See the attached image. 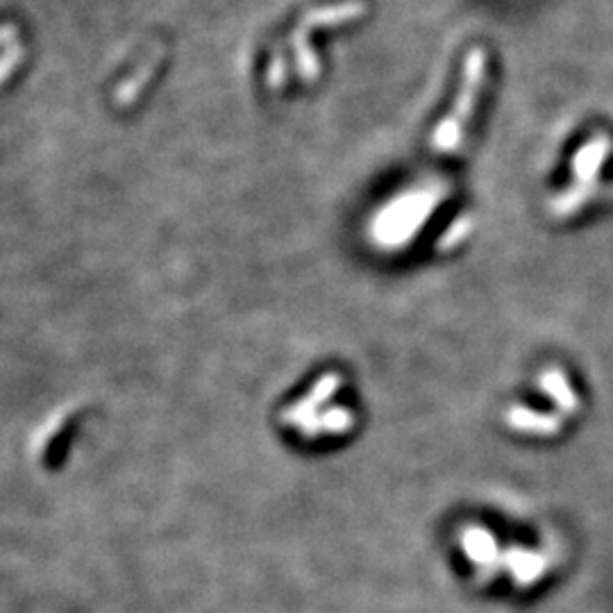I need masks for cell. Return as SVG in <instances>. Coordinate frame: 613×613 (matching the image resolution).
<instances>
[{"label":"cell","mask_w":613,"mask_h":613,"mask_svg":"<svg viewBox=\"0 0 613 613\" xmlns=\"http://www.w3.org/2000/svg\"><path fill=\"white\" fill-rule=\"evenodd\" d=\"M484 75H486V53L482 48H473L466 57L457 103L452 107V112L445 116V121L434 130L432 148L439 155L455 153V150L461 146L466 125L470 121V116H473L477 96H480V89L484 85Z\"/></svg>","instance_id":"1"},{"label":"cell","mask_w":613,"mask_h":613,"mask_svg":"<svg viewBox=\"0 0 613 613\" xmlns=\"http://www.w3.org/2000/svg\"><path fill=\"white\" fill-rule=\"evenodd\" d=\"M461 548H464L466 557L482 568L484 577L495 575L498 570V559H500V548L498 541L493 539V534L489 529L468 525L461 532Z\"/></svg>","instance_id":"2"},{"label":"cell","mask_w":613,"mask_h":613,"mask_svg":"<svg viewBox=\"0 0 613 613\" xmlns=\"http://www.w3.org/2000/svg\"><path fill=\"white\" fill-rule=\"evenodd\" d=\"M498 566L507 568L518 586H532L534 582H539L545 568H548V559L541 552H532L516 545V548L500 552Z\"/></svg>","instance_id":"3"},{"label":"cell","mask_w":613,"mask_h":613,"mask_svg":"<svg viewBox=\"0 0 613 613\" xmlns=\"http://www.w3.org/2000/svg\"><path fill=\"white\" fill-rule=\"evenodd\" d=\"M613 148V141L609 134H595V137L577 150L573 159V175L575 184H593L598 182V173L602 164L607 162V157Z\"/></svg>","instance_id":"4"},{"label":"cell","mask_w":613,"mask_h":613,"mask_svg":"<svg viewBox=\"0 0 613 613\" xmlns=\"http://www.w3.org/2000/svg\"><path fill=\"white\" fill-rule=\"evenodd\" d=\"M505 421L516 432L536 434V436H552L561 430V423L557 416L552 414H539L527 407H509L505 414Z\"/></svg>","instance_id":"5"},{"label":"cell","mask_w":613,"mask_h":613,"mask_svg":"<svg viewBox=\"0 0 613 613\" xmlns=\"http://www.w3.org/2000/svg\"><path fill=\"white\" fill-rule=\"evenodd\" d=\"M539 386L545 396H550L554 400V405L559 407L561 414L564 416L575 414L579 407V398L575 396V391L570 389L566 375L561 373L559 368H545L539 377Z\"/></svg>","instance_id":"6"},{"label":"cell","mask_w":613,"mask_h":613,"mask_svg":"<svg viewBox=\"0 0 613 613\" xmlns=\"http://www.w3.org/2000/svg\"><path fill=\"white\" fill-rule=\"evenodd\" d=\"M341 386V377L337 373H330L325 375L321 382H318L314 386L312 396H309L307 400H302L298 407H293L289 414H287V421H302V418L314 414V411L318 409V405H323L325 400H330L334 393H337V389Z\"/></svg>","instance_id":"7"},{"label":"cell","mask_w":613,"mask_h":613,"mask_svg":"<svg viewBox=\"0 0 613 613\" xmlns=\"http://www.w3.org/2000/svg\"><path fill=\"white\" fill-rule=\"evenodd\" d=\"M600 189L598 182L593 184H573V187L561 191L557 198L550 203V209L554 216L559 218H566V216H573L579 207L589 203V200L595 196V191Z\"/></svg>","instance_id":"8"},{"label":"cell","mask_w":613,"mask_h":613,"mask_svg":"<svg viewBox=\"0 0 613 613\" xmlns=\"http://www.w3.org/2000/svg\"><path fill=\"white\" fill-rule=\"evenodd\" d=\"M468 232H470V216L457 218V221L441 234L439 241H436V250H439V253H448V250L459 246V243L466 239Z\"/></svg>","instance_id":"9"},{"label":"cell","mask_w":613,"mask_h":613,"mask_svg":"<svg viewBox=\"0 0 613 613\" xmlns=\"http://www.w3.org/2000/svg\"><path fill=\"white\" fill-rule=\"evenodd\" d=\"M352 421H355V418H352V414L348 409H332V411H327V414L321 418V425H323V430L325 432H334V434H341V432H346L348 427L352 425Z\"/></svg>","instance_id":"10"}]
</instances>
